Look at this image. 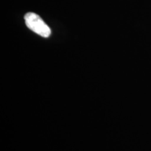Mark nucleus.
Returning a JSON list of instances; mask_svg holds the SVG:
<instances>
[{"label": "nucleus", "instance_id": "nucleus-1", "mask_svg": "<svg viewBox=\"0 0 151 151\" xmlns=\"http://www.w3.org/2000/svg\"><path fill=\"white\" fill-rule=\"evenodd\" d=\"M24 20L27 27L34 32L44 38L50 37V29L39 15L32 12L27 13L24 16Z\"/></svg>", "mask_w": 151, "mask_h": 151}]
</instances>
